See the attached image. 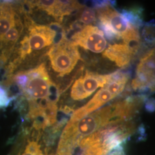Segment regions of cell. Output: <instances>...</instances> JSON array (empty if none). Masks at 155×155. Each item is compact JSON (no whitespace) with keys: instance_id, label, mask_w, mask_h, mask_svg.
<instances>
[{"instance_id":"cell-9","label":"cell","mask_w":155,"mask_h":155,"mask_svg":"<svg viewBox=\"0 0 155 155\" xmlns=\"http://www.w3.org/2000/svg\"><path fill=\"white\" fill-rule=\"evenodd\" d=\"M71 39L76 45L96 54L104 52L107 47V42L104 32L92 25L84 27L74 33Z\"/></svg>"},{"instance_id":"cell-13","label":"cell","mask_w":155,"mask_h":155,"mask_svg":"<svg viewBox=\"0 0 155 155\" xmlns=\"http://www.w3.org/2000/svg\"><path fill=\"white\" fill-rule=\"evenodd\" d=\"M97 13L95 11L90 8H86L81 12L79 21L86 25H90L96 20Z\"/></svg>"},{"instance_id":"cell-12","label":"cell","mask_w":155,"mask_h":155,"mask_svg":"<svg viewBox=\"0 0 155 155\" xmlns=\"http://www.w3.org/2000/svg\"><path fill=\"white\" fill-rule=\"evenodd\" d=\"M21 20L16 8L8 2H0V46L4 38Z\"/></svg>"},{"instance_id":"cell-2","label":"cell","mask_w":155,"mask_h":155,"mask_svg":"<svg viewBox=\"0 0 155 155\" xmlns=\"http://www.w3.org/2000/svg\"><path fill=\"white\" fill-rule=\"evenodd\" d=\"M13 80L29 105L58 101L52 98L54 93L58 94V90L50 78L45 63L17 73Z\"/></svg>"},{"instance_id":"cell-7","label":"cell","mask_w":155,"mask_h":155,"mask_svg":"<svg viewBox=\"0 0 155 155\" xmlns=\"http://www.w3.org/2000/svg\"><path fill=\"white\" fill-rule=\"evenodd\" d=\"M132 86L137 91H155V46L140 59Z\"/></svg>"},{"instance_id":"cell-10","label":"cell","mask_w":155,"mask_h":155,"mask_svg":"<svg viewBox=\"0 0 155 155\" xmlns=\"http://www.w3.org/2000/svg\"><path fill=\"white\" fill-rule=\"evenodd\" d=\"M29 4L45 12L59 21H61L64 17L83 8L75 1H31Z\"/></svg>"},{"instance_id":"cell-14","label":"cell","mask_w":155,"mask_h":155,"mask_svg":"<svg viewBox=\"0 0 155 155\" xmlns=\"http://www.w3.org/2000/svg\"><path fill=\"white\" fill-rule=\"evenodd\" d=\"M22 155H43V153L38 143L31 141L26 147Z\"/></svg>"},{"instance_id":"cell-5","label":"cell","mask_w":155,"mask_h":155,"mask_svg":"<svg viewBox=\"0 0 155 155\" xmlns=\"http://www.w3.org/2000/svg\"><path fill=\"white\" fill-rule=\"evenodd\" d=\"M56 35V31L51 26L31 22L28 35L25 36L21 41L13 63L18 66L33 51H39L51 45Z\"/></svg>"},{"instance_id":"cell-1","label":"cell","mask_w":155,"mask_h":155,"mask_svg":"<svg viewBox=\"0 0 155 155\" xmlns=\"http://www.w3.org/2000/svg\"><path fill=\"white\" fill-rule=\"evenodd\" d=\"M144 95H134L67 123L61 133L57 155H72L82 139L102 129L132 120L142 107Z\"/></svg>"},{"instance_id":"cell-16","label":"cell","mask_w":155,"mask_h":155,"mask_svg":"<svg viewBox=\"0 0 155 155\" xmlns=\"http://www.w3.org/2000/svg\"><path fill=\"white\" fill-rule=\"evenodd\" d=\"M106 155H125V153L123 150L122 146L120 145L116 148H114V150H111L110 152Z\"/></svg>"},{"instance_id":"cell-8","label":"cell","mask_w":155,"mask_h":155,"mask_svg":"<svg viewBox=\"0 0 155 155\" xmlns=\"http://www.w3.org/2000/svg\"><path fill=\"white\" fill-rule=\"evenodd\" d=\"M113 73L101 75L95 72L87 71L73 83L70 96L72 100L81 101L88 98L99 87H103L108 83Z\"/></svg>"},{"instance_id":"cell-4","label":"cell","mask_w":155,"mask_h":155,"mask_svg":"<svg viewBox=\"0 0 155 155\" xmlns=\"http://www.w3.org/2000/svg\"><path fill=\"white\" fill-rule=\"evenodd\" d=\"M129 75L127 72L117 71L113 73L110 81L100 89L85 105L73 113L70 121H77L97 110L122 93L129 81Z\"/></svg>"},{"instance_id":"cell-3","label":"cell","mask_w":155,"mask_h":155,"mask_svg":"<svg viewBox=\"0 0 155 155\" xmlns=\"http://www.w3.org/2000/svg\"><path fill=\"white\" fill-rule=\"evenodd\" d=\"M97 16L107 37L121 40L125 44L138 48L140 36L139 27L130 22L123 13L115 9L108 2L96 7Z\"/></svg>"},{"instance_id":"cell-6","label":"cell","mask_w":155,"mask_h":155,"mask_svg":"<svg viewBox=\"0 0 155 155\" xmlns=\"http://www.w3.org/2000/svg\"><path fill=\"white\" fill-rule=\"evenodd\" d=\"M47 55L52 68L61 76L70 74L81 59L77 45L64 35L51 46Z\"/></svg>"},{"instance_id":"cell-11","label":"cell","mask_w":155,"mask_h":155,"mask_svg":"<svg viewBox=\"0 0 155 155\" xmlns=\"http://www.w3.org/2000/svg\"><path fill=\"white\" fill-rule=\"evenodd\" d=\"M137 48L125 43L110 45L104 52L103 56L115 63L117 66L125 67L132 61Z\"/></svg>"},{"instance_id":"cell-15","label":"cell","mask_w":155,"mask_h":155,"mask_svg":"<svg viewBox=\"0 0 155 155\" xmlns=\"http://www.w3.org/2000/svg\"><path fill=\"white\" fill-rule=\"evenodd\" d=\"M13 100L7 92V90L0 85V109L8 107Z\"/></svg>"}]
</instances>
